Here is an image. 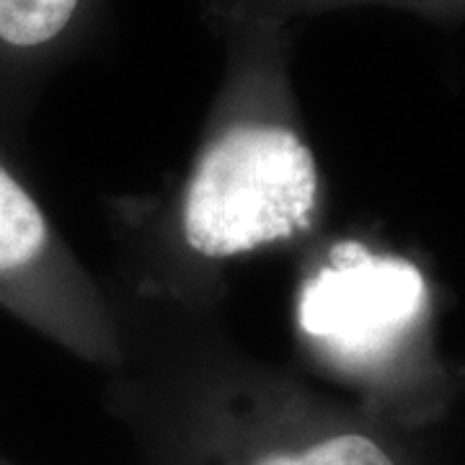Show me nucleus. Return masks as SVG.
I'll use <instances>...</instances> for the list:
<instances>
[{
	"label": "nucleus",
	"instance_id": "f257e3e1",
	"mask_svg": "<svg viewBox=\"0 0 465 465\" xmlns=\"http://www.w3.org/2000/svg\"><path fill=\"white\" fill-rule=\"evenodd\" d=\"M228 63L207 140L179 202L176 232L202 264H225L308 231L321 173L300 130L290 81V24L269 16L213 18Z\"/></svg>",
	"mask_w": 465,
	"mask_h": 465
},
{
	"label": "nucleus",
	"instance_id": "f03ea898",
	"mask_svg": "<svg viewBox=\"0 0 465 465\" xmlns=\"http://www.w3.org/2000/svg\"><path fill=\"white\" fill-rule=\"evenodd\" d=\"M421 300V277L403 262L351 256L326 264L300 298L298 318L313 341L357 351L411 316Z\"/></svg>",
	"mask_w": 465,
	"mask_h": 465
},
{
	"label": "nucleus",
	"instance_id": "7ed1b4c3",
	"mask_svg": "<svg viewBox=\"0 0 465 465\" xmlns=\"http://www.w3.org/2000/svg\"><path fill=\"white\" fill-rule=\"evenodd\" d=\"M99 0H0V57L47 63L88 29Z\"/></svg>",
	"mask_w": 465,
	"mask_h": 465
},
{
	"label": "nucleus",
	"instance_id": "20e7f679",
	"mask_svg": "<svg viewBox=\"0 0 465 465\" xmlns=\"http://www.w3.org/2000/svg\"><path fill=\"white\" fill-rule=\"evenodd\" d=\"M52 251V228L42 207L0 163V274L39 266Z\"/></svg>",
	"mask_w": 465,
	"mask_h": 465
},
{
	"label": "nucleus",
	"instance_id": "39448f33",
	"mask_svg": "<svg viewBox=\"0 0 465 465\" xmlns=\"http://www.w3.org/2000/svg\"><path fill=\"white\" fill-rule=\"evenodd\" d=\"M354 5H388L434 18L465 16V0H204L210 18L269 16L287 24L300 16H316Z\"/></svg>",
	"mask_w": 465,
	"mask_h": 465
},
{
	"label": "nucleus",
	"instance_id": "423d86ee",
	"mask_svg": "<svg viewBox=\"0 0 465 465\" xmlns=\"http://www.w3.org/2000/svg\"><path fill=\"white\" fill-rule=\"evenodd\" d=\"M251 465H396V460L367 434H329L302 450L266 452Z\"/></svg>",
	"mask_w": 465,
	"mask_h": 465
}]
</instances>
